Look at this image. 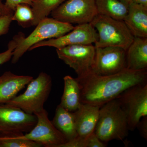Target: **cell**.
<instances>
[{"label":"cell","mask_w":147,"mask_h":147,"mask_svg":"<svg viewBox=\"0 0 147 147\" xmlns=\"http://www.w3.org/2000/svg\"><path fill=\"white\" fill-rule=\"evenodd\" d=\"M76 79L81 89L82 103L100 107L117 98L129 88L147 83V71L126 68L106 76L97 75L91 71Z\"/></svg>","instance_id":"obj_1"},{"label":"cell","mask_w":147,"mask_h":147,"mask_svg":"<svg viewBox=\"0 0 147 147\" xmlns=\"http://www.w3.org/2000/svg\"><path fill=\"white\" fill-rule=\"evenodd\" d=\"M36 28L28 36L20 32L13 36L15 49L11 58V63L15 64L31 47L46 40L56 38L71 31L72 24L58 21L53 18H44L36 25Z\"/></svg>","instance_id":"obj_2"},{"label":"cell","mask_w":147,"mask_h":147,"mask_svg":"<svg viewBox=\"0 0 147 147\" xmlns=\"http://www.w3.org/2000/svg\"><path fill=\"white\" fill-rule=\"evenodd\" d=\"M128 123L125 114L117 99L100 106L94 133L100 141H123L127 136Z\"/></svg>","instance_id":"obj_3"},{"label":"cell","mask_w":147,"mask_h":147,"mask_svg":"<svg viewBox=\"0 0 147 147\" xmlns=\"http://www.w3.org/2000/svg\"><path fill=\"white\" fill-rule=\"evenodd\" d=\"M90 24L98 34L95 47H119L126 51L134 39L123 20L98 14Z\"/></svg>","instance_id":"obj_4"},{"label":"cell","mask_w":147,"mask_h":147,"mask_svg":"<svg viewBox=\"0 0 147 147\" xmlns=\"http://www.w3.org/2000/svg\"><path fill=\"white\" fill-rule=\"evenodd\" d=\"M24 93L14 97L6 104L17 107L29 114L43 110L52 87V79L47 74L41 72L28 84Z\"/></svg>","instance_id":"obj_5"},{"label":"cell","mask_w":147,"mask_h":147,"mask_svg":"<svg viewBox=\"0 0 147 147\" xmlns=\"http://www.w3.org/2000/svg\"><path fill=\"white\" fill-rule=\"evenodd\" d=\"M37 121L34 114H28L11 105L0 104V137L23 136L34 128Z\"/></svg>","instance_id":"obj_6"},{"label":"cell","mask_w":147,"mask_h":147,"mask_svg":"<svg viewBox=\"0 0 147 147\" xmlns=\"http://www.w3.org/2000/svg\"><path fill=\"white\" fill-rule=\"evenodd\" d=\"M116 99L126 116L129 130L134 131L140 120L147 117V83L129 88Z\"/></svg>","instance_id":"obj_7"},{"label":"cell","mask_w":147,"mask_h":147,"mask_svg":"<svg viewBox=\"0 0 147 147\" xmlns=\"http://www.w3.org/2000/svg\"><path fill=\"white\" fill-rule=\"evenodd\" d=\"M98 14L95 0H66L51 15L61 22L80 24L90 23Z\"/></svg>","instance_id":"obj_8"},{"label":"cell","mask_w":147,"mask_h":147,"mask_svg":"<svg viewBox=\"0 0 147 147\" xmlns=\"http://www.w3.org/2000/svg\"><path fill=\"white\" fill-rule=\"evenodd\" d=\"M96 48L92 44L71 45L56 49L58 57L73 69L78 77L92 71Z\"/></svg>","instance_id":"obj_9"},{"label":"cell","mask_w":147,"mask_h":147,"mask_svg":"<svg viewBox=\"0 0 147 147\" xmlns=\"http://www.w3.org/2000/svg\"><path fill=\"white\" fill-rule=\"evenodd\" d=\"M34 115L37 121L34 128L23 136L15 137L34 141L45 147H59L67 142L49 120L46 110L44 109Z\"/></svg>","instance_id":"obj_10"},{"label":"cell","mask_w":147,"mask_h":147,"mask_svg":"<svg viewBox=\"0 0 147 147\" xmlns=\"http://www.w3.org/2000/svg\"><path fill=\"white\" fill-rule=\"evenodd\" d=\"M98 40L96 30L90 23L78 24L71 31L62 36L38 42L31 47L29 50L45 46L59 49L69 45H90L95 43Z\"/></svg>","instance_id":"obj_11"},{"label":"cell","mask_w":147,"mask_h":147,"mask_svg":"<svg viewBox=\"0 0 147 147\" xmlns=\"http://www.w3.org/2000/svg\"><path fill=\"white\" fill-rule=\"evenodd\" d=\"M92 71L100 75H112L126 68V51L117 47H96Z\"/></svg>","instance_id":"obj_12"},{"label":"cell","mask_w":147,"mask_h":147,"mask_svg":"<svg viewBox=\"0 0 147 147\" xmlns=\"http://www.w3.org/2000/svg\"><path fill=\"white\" fill-rule=\"evenodd\" d=\"M100 107L82 103L73 112L78 136L87 138L94 132Z\"/></svg>","instance_id":"obj_13"},{"label":"cell","mask_w":147,"mask_h":147,"mask_svg":"<svg viewBox=\"0 0 147 147\" xmlns=\"http://www.w3.org/2000/svg\"><path fill=\"white\" fill-rule=\"evenodd\" d=\"M33 79L32 76L18 75L6 71L0 76V104H6Z\"/></svg>","instance_id":"obj_14"},{"label":"cell","mask_w":147,"mask_h":147,"mask_svg":"<svg viewBox=\"0 0 147 147\" xmlns=\"http://www.w3.org/2000/svg\"><path fill=\"white\" fill-rule=\"evenodd\" d=\"M123 21L134 37L147 38V7L130 2Z\"/></svg>","instance_id":"obj_15"},{"label":"cell","mask_w":147,"mask_h":147,"mask_svg":"<svg viewBox=\"0 0 147 147\" xmlns=\"http://www.w3.org/2000/svg\"><path fill=\"white\" fill-rule=\"evenodd\" d=\"M126 68L133 70L147 69V38L134 37L126 50Z\"/></svg>","instance_id":"obj_16"},{"label":"cell","mask_w":147,"mask_h":147,"mask_svg":"<svg viewBox=\"0 0 147 147\" xmlns=\"http://www.w3.org/2000/svg\"><path fill=\"white\" fill-rule=\"evenodd\" d=\"M51 122L67 142L78 136L73 112H69L61 105L57 106L55 117Z\"/></svg>","instance_id":"obj_17"},{"label":"cell","mask_w":147,"mask_h":147,"mask_svg":"<svg viewBox=\"0 0 147 147\" xmlns=\"http://www.w3.org/2000/svg\"><path fill=\"white\" fill-rule=\"evenodd\" d=\"M63 80L64 88L59 105L69 112H75L82 104L79 83L76 78L69 75L65 76Z\"/></svg>","instance_id":"obj_18"},{"label":"cell","mask_w":147,"mask_h":147,"mask_svg":"<svg viewBox=\"0 0 147 147\" xmlns=\"http://www.w3.org/2000/svg\"><path fill=\"white\" fill-rule=\"evenodd\" d=\"M98 13L117 20H123L128 6L120 0H95Z\"/></svg>","instance_id":"obj_19"},{"label":"cell","mask_w":147,"mask_h":147,"mask_svg":"<svg viewBox=\"0 0 147 147\" xmlns=\"http://www.w3.org/2000/svg\"><path fill=\"white\" fill-rule=\"evenodd\" d=\"M66 0H33L31 6L34 19L32 26H36L40 21L51 14Z\"/></svg>","instance_id":"obj_20"},{"label":"cell","mask_w":147,"mask_h":147,"mask_svg":"<svg viewBox=\"0 0 147 147\" xmlns=\"http://www.w3.org/2000/svg\"><path fill=\"white\" fill-rule=\"evenodd\" d=\"M34 19L33 11L31 5L20 3L16 6L13 12L12 21H16L23 28L32 26Z\"/></svg>","instance_id":"obj_21"},{"label":"cell","mask_w":147,"mask_h":147,"mask_svg":"<svg viewBox=\"0 0 147 147\" xmlns=\"http://www.w3.org/2000/svg\"><path fill=\"white\" fill-rule=\"evenodd\" d=\"M42 145L38 142L19 139L17 137H0V147H40Z\"/></svg>","instance_id":"obj_22"},{"label":"cell","mask_w":147,"mask_h":147,"mask_svg":"<svg viewBox=\"0 0 147 147\" xmlns=\"http://www.w3.org/2000/svg\"><path fill=\"white\" fill-rule=\"evenodd\" d=\"M13 13L0 17V36L7 34L12 21Z\"/></svg>","instance_id":"obj_23"},{"label":"cell","mask_w":147,"mask_h":147,"mask_svg":"<svg viewBox=\"0 0 147 147\" xmlns=\"http://www.w3.org/2000/svg\"><path fill=\"white\" fill-rule=\"evenodd\" d=\"M87 138L78 136L76 138L67 141L59 147H87Z\"/></svg>","instance_id":"obj_24"},{"label":"cell","mask_w":147,"mask_h":147,"mask_svg":"<svg viewBox=\"0 0 147 147\" xmlns=\"http://www.w3.org/2000/svg\"><path fill=\"white\" fill-rule=\"evenodd\" d=\"M14 49L15 44L12 40L9 42L7 50L3 53H0V65L10 60L12 58Z\"/></svg>","instance_id":"obj_25"},{"label":"cell","mask_w":147,"mask_h":147,"mask_svg":"<svg viewBox=\"0 0 147 147\" xmlns=\"http://www.w3.org/2000/svg\"><path fill=\"white\" fill-rule=\"evenodd\" d=\"M87 147H105L106 145L100 141L94 132L87 137Z\"/></svg>","instance_id":"obj_26"},{"label":"cell","mask_w":147,"mask_h":147,"mask_svg":"<svg viewBox=\"0 0 147 147\" xmlns=\"http://www.w3.org/2000/svg\"><path fill=\"white\" fill-rule=\"evenodd\" d=\"M33 0H6L5 6L10 11L14 12L16 6L20 3L28 4L31 5Z\"/></svg>","instance_id":"obj_27"},{"label":"cell","mask_w":147,"mask_h":147,"mask_svg":"<svg viewBox=\"0 0 147 147\" xmlns=\"http://www.w3.org/2000/svg\"><path fill=\"white\" fill-rule=\"evenodd\" d=\"M142 137L147 140V117L142 118L137 124V127Z\"/></svg>","instance_id":"obj_28"},{"label":"cell","mask_w":147,"mask_h":147,"mask_svg":"<svg viewBox=\"0 0 147 147\" xmlns=\"http://www.w3.org/2000/svg\"><path fill=\"white\" fill-rule=\"evenodd\" d=\"M12 13H13V12L9 10L5 3L3 2L2 0H0V17Z\"/></svg>","instance_id":"obj_29"},{"label":"cell","mask_w":147,"mask_h":147,"mask_svg":"<svg viewBox=\"0 0 147 147\" xmlns=\"http://www.w3.org/2000/svg\"><path fill=\"white\" fill-rule=\"evenodd\" d=\"M130 2L135 3L147 7V0H130Z\"/></svg>","instance_id":"obj_30"},{"label":"cell","mask_w":147,"mask_h":147,"mask_svg":"<svg viewBox=\"0 0 147 147\" xmlns=\"http://www.w3.org/2000/svg\"><path fill=\"white\" fill-rule=\"evenodd\" d=\"M120 1L127 6H128L129 4L130 3V0H120Z\"/></svg>","instance_id":"obj_31"}]
</instances>
